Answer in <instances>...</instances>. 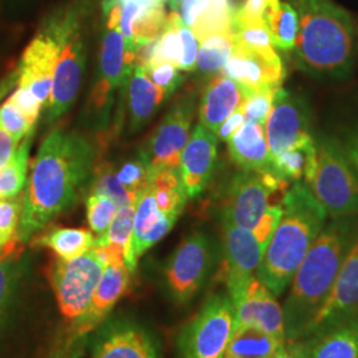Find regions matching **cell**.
<instances>
[{"label": "cell", "instance_id": "15", "mask_svg": "<svg viewBox=\"0 0 358 358\" xmlns=\"http://www.w3.org/2000/svg\"><path fill=\"white\" fill-rule=\"evenodd\" d=\"M194 100L185 97L164 118L154 133L150 152L146 153L153 176L164 169H179L180 154L190 138Z\"/></svg>", "mask_w": 358, "mask_h": 358}, {"label": "cell", "instance_id": "57", "mask_svg": "<svg viewBox=\"0 0 358 358\" xmlns=\"http://www.w3.org/2000/svg\"><path fill=\"white\" fill-rule=\"evenodd\" d=\"M186 1V0H169V4H170V8L176 13H178L179 7L182 6V3Z\"/></svg>", "mask_w": 358, "mask_h": 358}, {"label": "cell", "instance_id": "42", "mask_svg": "<svg viewBox=\"0 0 358 358\" xmlns=\"http://www.w3.org/2000/svg\"><path fill=\"white\" fill-rule=\"evenodd\" d=\"M23 210V195L0 198V241L11 245L16 242V232Z\"/></svg>", "mask_w": 358, "mask_h": 358}, {"label": "cell", "instance_id": "4", "mask_svg": "<svg viewBox=\"0 0 358 358\" xmlns=\"http://www.w3.org/2000/svg\"><path fill=\"white\" fill-rule=\"evenodd\" d=\"M282 217L256 271V278L278 297L287 292L329 217L304 180L292 182L282 196Z\"/></svg>", "mask_w": 358, "mask_h": 358}, {"label": "cell", "instance_id": "36", "mask_svg": "<svg viewBox=\"0 0 358 358\" xmlns=\"http://www.w3.org/2000/svg\"><path fill=\"white\" fill-rule=\"evenodd\" d=\"M134 214H136V206H127V207L118 208L109 229L105 231L103 235L96 238L94 247H103L110 244L121 247L127 254V259H125V264H127L130 248H131Z\"/></svg>", "mask_w": 358, "mask_h": 358}, {"label": "cell", "instance_id": "46", "mask_svg": "<svg viewBox=\"0 0 358 358\" xmlns=\"http://www.w3.org/2000/svg\"><path fill=\"white\" fill-rule=\"evenodd\" d=\"M179 35L182 40V57L179 62L178 69L192 72L196 66V59H198V52H199V45L198 40L194 36L192 29L189 27L185 26L182 20L178 23Z\"/></svg>", "mask_w": 358, "mask_h": 358}, {"label": "cell", "instance_id": "43", "mask_svg": "<svg viewBox=\"0 0 358 358\" xmlns=\"http://www.w3.org/2000/svg\"><path fill=\"white\" fill-rule=\"evenodd\" d=\"M276 92L278 90H264L245 94L243 103L239 108L243 112L245 121H252L264 125Z\"/></svg>", "mask_w": 358, "mask_h": 358}, {"label": "cell", "instance_id": "26", "mask_svg": "<svg viewBox=\"0 0 358 358\" xmlns=\"http://www.w3.org/2000/svg\"><path fill=\"white\" fill-rule=\"evenodd\" d=\"M165 99V93L154 84L141 66L136 65L129 81L130 130L141 129Z\"/></svg>", "mask_w": 358, "mask_h": 358}, {"label": "cell", "instance_id": "37", "mask_svg": "<svg viewBox=\"0 0 358 358\" xmlns=\"http://www.w3.org/2000/svg\"><path fill=\"white\" fill-rule=\"evenodd\" d=\"M167 24L164 3L145 8L133 22L131 32L136 50L143 44H150L162 35Z\"/></svg>", "mask_w": 358, "mask_h": 358}, {"label": "cell", "instance_id": "10", "mask_svg": "<svg viewBox=\"0 0 358 358\" xmlns=\"http://www.w3.org/2000/svg\"><path fill=\"white\" fill-rule=\"evenodd\" d=\"M75 31H77V23L72 16L52 22L28 44L22 56L16 72L17 87L31 90L43 105L50 99L55 66L65 40Z\"/></svg>", "mask_w": 358, "mask_h": 358}, {"label": "cell", "instance_id": "44", "mask_svg": "<svg viewBox=\"0 0 358 358\" xmlns=\"http://www.w3.org/2000/svg\"><path fill=\"white\" fill-rule=\"evenodd\" d=\"M0 127L11 133L15 141L20 143L34 131L35 125L7 99L0 105Z\"/></svg>", "mask_w": 358, "mask_h": 358}, {"label": "cell", "instance_id": "7", "mask_svg": "<svg viewBox=\"0 0 358 358\" xmlns=\"http://www.w3.org/2000/svg\"><path fill=\"white\" fill-rule=\"evenodd\" d=\"M235 328V309L226 291L211 294L180 331L178 358H224Z\"/></svg>", "mask_w": 358, "mask_h": 358}, {"label": "cell", "instance_id": "16", "mask_svg": "<svg viewBox=\"0 0 358 358\" xmlns=\"http://www.w3.org/2000/svg\"><path fill=\"white\" fill-rule=\"evenodd\" d=\"M85 68V52L77 31L65 40L60 52L52 80V90L47 110L48 122H53L72 108L76 101L77 93Z\"/></svg>", "mask_w": 358, "mask_h": 358}, {"label": "cell", "instance_id": "34", "mask_svg": "<svg viewBox=\"0 0 358 358\" xmlns=\"http://www.w3.org/2000/svg\"><path fill=\"white\" fill-rule=\"evenodd\" d=\"M235 47L234 34L220 32L211 35L201 43V48L198 52L196 68L199 72L205 75L217 73L223 69V66L230 59Z\"/></svg>", "mask_w": 358, "mask_h": 358}, {"label": "cell", "instance_id": "55", "mask_svg": "<svg viewBox=\"0 0 358 358\" xmlns=\"http://www.w3.org/2000/svg\"><path fill=\"white\" fill-rule=\"evenodd\" d=\"M84 338V337H83ZM83 338H73V343L55 353L51 358H81L84 353Z\"/></svg>", "mask_w": 358, "mask_h": 358}, {"label": "cell", "instance_id": "22", "mask_svg": "<svg viewBox=\"0 0 358 358\" xmlns=\"http://www.w3.org/2000/svg\"><path fill=\"white\" fill-rule=\"evenodd\" d=\"M93 358H159L153 338L142 327L120 322L96 341Z\"/></svg>", "mask_w": 358, "mask_h": 358}, {"label": "cell", "instance_id": "53", "mask_svg": "<svg viewBox=\"0 0 358 358\" xmlns=\"http://www.w3.org/2000/svg\"><path fill=\"white\" fill-rule=\"evenodd\" d=\"M19 143L15 141L11 133L0 127V169L10 164Z\"/></svg>", "mask_w": 358, "mask_h": 358}, {"label": "cell", "instance_id": "35", "mask_svg": "<svg viewBox=\"0 0 358 358\" xmlns=\"http://www.w3.org/2000/svg\"><path fill=\"white\" fill-rule=\"evenodd\" d=\"M234 13L230 0H208L205 13L199 16L192 28L194 36L202 43L211 35L230 32L232 31Z\"/></svg>", "mask_w": 358, "mask_h": 358}, {"label": "cell", "instance_id": "20", "mask_svg": "<svg viewBox=\"0 0 358 358\" xmlns=\"http://www.w3.org/2000/svg\"><path fill=\"white\" fill-rule=\"evenodd\" d=\"M130 282V272L125 263H108L90 306L75 321L73 338H83L103 322L117 301L125 294Z\"/></svg>", "mask_w": 358, "mask_h": 358}, {"label": "cell", "instance_id": "33", "mask_svg": "<svg viewBox=\"0 0 358 358\" xmlns=\"http://www.w3.org/2000/svg\"><path fill=\"white\" fill-rule=\"evenodd\" d=\"M32 136L34 131L19 143L10 164L0 169V198L16 196L24 189Z\"/></svg>", "mask_w": 358, "mask_h": 358}, {"label": "cell", "instance_id": "52", "mask_svg": "<svg viewBox=\"0 0 358 358\" xmlns=\"http://www.w3.org/2000/svg\"><path fill=\"white\" fill-rule=\"evenodd\" d=\"M245 121V117H244L243 112L241 109H238L234 115H231L217 130V137L222 141H229L232 134L241 128Z\"/></svg>", "mask_w": 358, "mask_h": 358}, {"label": "cell", "instance_id": "58", "mask_svg": "<svg viewBox=\"0 0 358 358\" xmlns=\"http://www.w3.org/2000/svg\"><path fill=\"white\" fill-rule=\"evenodd\" d=\"M115 1V0H105V1H103V11H105V13L110 10V7L113 6Z\"/></svg>", "mask_w": 358, "mask_h": 358}, {"label": "cell", "instance_id": "29", "mask_svg": "<svg viewBox=\"0 0 358 358\" xmlns=\"http://www.w3.org/2000/svg\"><path fill=\"white\" fill-rule=\"evenodd\" d=\"M26 267L27 260L15 250V243L0 255V327L10 316Z\"/></svg>", "mask_w": 358, "mask_h": 358}, {"label": "cell", "instance_id": "31", "mask_svg": "<svg viewBox=\"0 0 358 358\" xmlns=\"http://www.w3.org/2000/svg\"><path fill=\"white\" fill-rule=\"evenodd\" d=\"M150 190L158 208L166 215L178 219L189 199L178 169H164L153 176Z\"/></svg>", "mask_w": 358, "mask_h": 358}, {"label": "cell", "instance_id": "18", "mask_svg": "<svg viewBox=\"0 0 358 358\" xmlns=\"http://www.w3.org/2000/svg\"><path fill=\"white\" fill-rule=\"evenodd\" d=\"M217 137L215 133L196 125L180 154L179 174L189 198H196L210 185L215 174Z\"/></svg>", "mask_w": 358, "mask_h": 358}, {"label": "cell", "instance_id": "8", "mask_svg": "<svg viewBox=\"0 0 358 358\" xmlns=\"http://www.w3.org/2000/svg\"><path fill=\"white\" fill-rule=\"evenodd\" d=\"M288 182L271 173L241 170L229 179L217 210L219 222H230L254 230L264 215L273 195L288 189Z\"/></svg>", "mask_w": 358, "mask_h": 358}, {"label": "cell", "instance_id": "21", "mask_svg": "<svg viewBox=\"0 0 358 358\" xmlns=\"http://www.w3.org/2000/svg\"><path fill=\"white\" fill-rule=\"evenodd\" d=\"M176 222L177 217L166 215L158 208L150 186L142 192L136 203L131 248L127 262L130 273L134 272L140 257L169 234Z\"/></svg>", "mask_w": 358, "mask_h": 358}, {"label": "cell", "instance_id": "38", "mask_svg": "<svg viewBox=\"0 0 358 358\" xmlns=\"http://www.w3.org/2000/svg\"><path fill=\"white\" fill-rule=\"evenodd\" d=\"M232 34L235 44L247 50L259 53L276 51L266 22H242L232 19Z\"/></svg>", "mask_w": 358, "mask_h": 358}, {"label": "cell", "instance_id": "25", "mask_svg": "<svg viewBox=\"0 0 358 358\" xmlns=\"http://www.w3.org/2000/svg\"><path fill=\"white\" fill-rule=\"evenodd\" d=\"M306 343L308 358H358V315Z\"/></svg>", "mask_w": 358, "mask_h": 358}, {"label": "cell", "instance_id": "41", "mask_svg": "<svg viewBox=\"0 0 358 358\" xmlns=\"http://www.w3.org/2000/svg\"><path fill=\"white\" fill-rule=\"evenodd\" d=\"M118 206L112 199L100 194H90L87 199V219L90 230L97 236L103 235L113 222Z\"/></svg>", "mask_w": 358, "mask_h": 358}, {"label": "cell", "instance_id": "19", "mask_svg": "<svg viewBox=\"0 0 358 358\" xmlns=\"http://www.w3.org/2000/svg\"><path fill=\"white\" fill-rule=\"evenodd\" d=\"M136 65V52L128 51L125 38L120 28H108L100 56L101 78L92 94V101L103 109L110 101L112 92L131 76Z\"/></svg>", "mask_w": 358, "mask_h": 358}, {"label": "cell", "instance_id": "11", "mask_svg": "<svg viewBox=\"0 0 358 358\" xmlns=\"http://www.w3.org/2000/svg\"><path fill=\"white\" fill-rule=\"evenodd\" d=\"M222 226V259L220 280L235 306L243 296L248 282L256 276L264 248L257 242L254 232L230 222H220Z\"/></svg>", "mask_w": 358, "mask_h": 358}, {"label": "cell", "instance_id": "23", "mask_svg": "<svg viewBox=\"0 0 358 358\" xmlns=\"http://www.w3.org/2000/svg\"><path fill=\"white\" fill-rule=\"evenodd\" d=\"M227 145L231 159L241 170L271 173L276 176L264 125L244 121L243 125L232 134Z\"/></svg>", "mask_w": 358, "mask_h": 358}, {"label": "cell", "instance_id": "13", "mask_svg": "<svg viewBox=\"0 0 358 358\" xmlns=\"http://www.w3.org/2000/svg\"><path fill=\"white\" fill-rule=\"evenodd\" d=\"M312 112L303 94L279 88L266 121V137L272 162L303 136L310 134Z\"/></svg>", "mask_w": 358, "mask_h": 358}, {"label": "cell", "instance_id": "1", "mask_svg": "<svg viewBox=\"0 0 358 358\" xmlns=\"http://www.w3.org/2000/svg\"><path fill=\"white\" fill-rule=\"evenodd\" d=\"M94 152L76 133L55 129L43 140L23 195L16 242L27 243L75 205L88 185Z\"/></svg>", "mask_w": 358, "mask_h": 358}, {"label": "cell", "instance_id": "59", "mask_svg": "<svg viewBox=\"0 0 358 358\" xmlns=\"http://www.w3.org/2000/svg\"><path fill=\"white\" fill-rule=\"evenodd\" d=\"M8 247H10V245H7V247H6V245L3 244V242L0 241V255H1V254H3V252H4V251L8 248Z\"/></svg>", "mask_w": 358, "mask_h": 358}, {"label": "cell", "instance_id": "56", "mask_svg": "<svg viewBox=\"0 0 358 358\" xmlns=\"http://www.w3.org/2000/svg\"><path fill=\"white\" fill-rule=\"evenodd\" d=\"M120 1H125V0H120ZM133 1L138 3L143 8H149V7H153V6H157V4L164 3V0H133Z\"/></svg>", "mask_w": 358, "mask_h": 358}, {"label": "cell", "instance_id": "32", "mask_svg": "<svg viewBox=\"0 0 358 358\" xmlns=\"http://www.w3.org/2000/svg\"><path fill=\"white\" fill-rule=\"evenodd\" d=\"M264 22L271 32L273 47L279 51H292L299 34V20L291 3L280 1L267 13Z\"/></svg>", "mask_w": 358, "mask_h": 358}, {"label": "cell", "instance_id": "50", "mask_svg": "<svg viewBox=\"0 0 358 358\" xmlns=\"http://www.w3.org/2000/svg\"><path fill=\"white\" fill-rule=\"evenodd\" d=\"M208 0H186L179 7V17L183 24L192 29L199 16L205 13Z\"/></svg>", "mask_w": 358, "mask_h": 358}, {"label": "cell", "instance_id": "40", "mask_svg": "<svg viewBox=\"0 0 358 358\" xmlns=\"http://www.w3.org/2000/svg\"><path fill=\"white\" fill-rule=\"evenodd\" d=\"M117 178L128 189L140 198L153 179V170L146 153L140 154L137 158L125 162L117 171Z\"/></svg>", "mask_w": 358, "mask_h": 358}, {"label": "cell", "instance_id": "12", "mask_svg": "<svg viewBox=\"0 0 358 358\" xmlns=\"http://www.w3.org/2000/svg\"><path fill=\"white\" fill-rule=\"evenodd\" d=\"M358 315V235L352 244L332 291L300 341H310Z\"/></svg>", "mask_w": 358, "mask_h": 358}, {"label": "cell", "instance_id": "54", "mask_svg": "<svg viewBox=\"0 0 358 358\" xmlns=\"http://www.w3.org/2000/svg\"><path fill=\"white\" fill-rule=\"evenodd\" d=\"M275 358H308L306 341H287Z\"/></svg>", "mask_w": 358, "mask_h": 358}, {"label": "cell", "instance_id": "39", "mask_svg": "<svg viewBox=\"0 0 358 358\" xmlns=\"http://www.w3.org/2000/svg\"><path fill=\"white\" fill-rule=\"evenodd\" d=\"M93 194L105 195L112 199L118 208L127 206H136L138 196L128 189L118 180L115 170L109 165H103L96 170V179L92 187Z\"/></svg>", "mask_w": 358, "mask_h": 358}, {"label": "cell", "instance_id": "3", "mask_svg": "<svg viewBox=\"0 0 358 358\" xmlns=\"http://www.w3.org/2000/svg\"><path fill=\"white\" fill-rule=\"evenodd\" d=\"M299 20L294 63L319 80H343L353 71L355 27L331 0H291Z\"/></svg>", "mask_w": 358, "mask_h": 358}, {"label": "cell", "instance_id": "49", "mask_svg": "<svg viewBox=\"0 0 358 358\" xmlns=\"http://www.w3.org/2000/svg\"><path fill=\"white\" fill-rule=\"evenodd\" d=\"M8 100L26 115L29 120L31 124H36L38 115H40V109L43 103L38 101L35 97V94L31 90L23 88V87H16V90L13 94L8 97Z\"/></svg>", "mask_w": 358, "mask_h": 358}, {"label": "cell", "instance_id": "9", "mask_svg": "<svg viewBox=\"0 0 358 358\" xmlns=\"http://www.w3.org/2000/svg\"><path fill=\"white\" fill-rule=\"evenodd\" d=\"M106 264V259L97 247L71 260L59 259L55 262L50 279L57 306L65 319L76 321L84 315Z\"/></svg>", "mask_w": 358, "mask_h": 358}, {"label": "cell", "instance_id": "30", "mask_svg": "<svg viewBox=\"0 0 358 358\" xmlns=\"http://www.w3.org/2000/svg\"><path fill=\"white\" fill-rule=\"evenodd\" d=\"M94 241L96 236L90 231L55 227L40 235L32 244L50 248L59 259L71 260L92 250Z\"/></svg>", "mask_w": 358, "mask_h": 358}, {"label": "cell", "instance_id": "48", "mask_svg": "<svg viewBox=\"0 0 358 358\" xmlns=\"http://www.w3.org/2000/svg\"><path fill=\"white\" fill-rule=\"evenodd\" d=\"M280 0H244L242 7L234 13V19L242 22H264L269 11L279 6Z\"/></svg>", "mask_w": 358, "mask_h": 358}, {"label": "cell", "instance_id": "6", "mask_svg": "<svg viewBox=\"0 0 358 358\" xmlns=\"http://www.w3.org/2000/svg\"><path fill=\"white\" fill-rule=\"evenodd\" d=\"M222 259V244L205 230L187 235L167 260V294L177 304H189L203 291Z\"/></svg>", "mask_w": 358, "mask_h": 358}, {"label": "cell", "instance_id": "5", "mask_svg": "<svg viewBox=\"0 0 358 358\" xmlns=\"http://www.w3.org/2000/svg\"><path fill=\"white\" fill-rule=\"evenodd\" d=\"M316 161L304 182L329 217L358 214V171L338 138L327 133L313 136Z\"/></svg>", "mask_w": 358, "mask_h": 358}, {"label": "cell", "instance_id": "17", "mask_svg": "<svg viewBox=\"0 0 358 358\" xmlns=\"http://www.w3.org/2000/svg\"><path fill=\"white\" fill-rule=\"evenodd\" d=\"M278 299L266 284L252 278L242 299L234 306L235 328H254L287 341L284 313Z\"/></svg>", "mask_w": 358, "mask_h": 358}, {"label": "cell", "instance_id": "45", "mask_svg": "<svg viewBox=\"0 0 358 358\" xmlns=\"http://www.w3.org/2000/svg\"><path fill=\"white\" fill-rule=\"evenodd\" d=\"M154 84L165 93V96H171L183 81V77L179 75L178 68L169 63L150 65L142 68Z\"/></svg>", "mask_w": 358, "mask_h": 358}, {"label": "cell", "instance_id": "28", "mask_svg": "<svg viewBox=\"0 0 358 358\" xmlns=\"http://www.w3.org/2000/svg\"><path fill=\"white\" fill-rule=\"evenodd\" d=\"M285 343L254 328H235L224 358H275Z\"/></svg>", "mask_w": 358, "mask_h": 358}, {"label": "cell", "instance_id": "14", "mask_svg": "<svg viewBox=\"0 0 358 358\" xmlns=\"http://www.w3.org/2000/svg\"><path fill=\"white\" fill-rule=\"evenodd\" d=\"M222 73L235 81L245 96L259 90L282 88L285 68L278 51L259 53L235 44Z\"/></svg>", "mask_w": 358, "mask_h": 358}, {"label": "cell", "instance_id": "24", "mask_svg": "<svg viewBox=\"0 0 358 358\" xmlns=\"http://www.w3.org/2000/svg\"><path fill=\"white\" fill-rule=\"evenodd\" d=\"M244 93L231 78L217 73L207 84L199 108L201 125L217 133L219 127L243 103Z\"/></svg>", "mask_w": 358, "mask_h": 358}, {"label": "cell", "instance_id": "47", "mask_svg": "<svg viewBox=\"0 0 358 358\" xmlns=\"http://www.w3.org/2000/svg\"><path fill=\"white\" fill-rule=\"evenodd\" d=\"M282 202L272 203L267 208V211L264 213V215L259 220V223L256 224L255 229L252 230L256 239H257V242L264 248V251H266V247L268 244L273 231L276 229V226H278V223H279V220L282 217Z\"/></svg>", "mask_w": 358, "mask_h": 358}, {"label": "cell", "instance_id": "2", "mask_svg": "<svg viewBox=\"0 0 358 358\" xmlns=\"http://www.w3.org/2000/svg\"><path fill=\"white\" fill-rule=\"evenodd\" d=\"M358 235L357 215L331 217L294 273L282 304L287 341H300L316 317Z\"/></svg>", "mask_w": 358, "mask_h": 358}, {"label": "cell", "instance_id": "27", "mask_svg": "<svg viewBox=\"0 0 358 358\" xmlns=\"http://www.w3.org/2000/svg\"><path fill=\"white\" fill-rule=\"evenodd\" d=\"M316 161V143L310 134L303 136L300 140L273 159L275 173L282 180L292 183L304 180L310 174Z\"/></svg>", "mask_w": 358, "mask_h": 358}, {"label": "cell", "instance_id": "51", "mask_svg": "<svg viewBox=\"0 0 358 358\" xmlns=\"http://www.w3.org/2000/svg\"><path fill=\"white\" fill-rule=\"evenodd\" d=\"M338 141L341 143L346 157L358 171V125L346 129L338 138Z\"/></svg>", "mask_w": 358, "mask_h": 358}]
</instances>
